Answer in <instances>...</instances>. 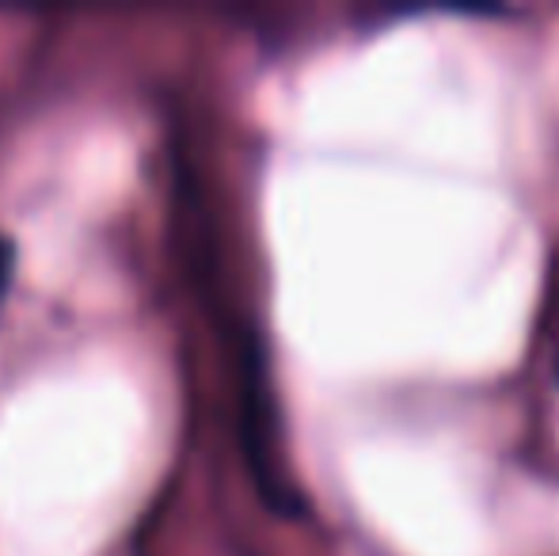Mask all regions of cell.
I'll return each mask as SVG.
<instances>
[{
    "label": "cell",
    "mask_w": 559,
    "mask_h": 556,
    "mask_svg": "<svg viewBox=\"0 0 559 556\" xmlns=\"http://www.w3.org/2000/svg\"><path fill=\"white\" fill-rule=\"evenodd\" d=\"M243 450H248V469L255 476L263 504L278 514H301L305 504L286 473V458H282L271 381H266L263 358L255 351L248 355V370H243Z\"/></svg>",
    "instance_id": "cell-1"
},
{
    "label": "cell",
    "mask_w": 559,
    "mask_h": 556,
    "mask_svg": "<svg viewBox=\"0 0 559 556\" xmlns=\"http://www.w3.org/2000/svg\"><path fill=\"white\" fill-rule=\"evenodd\" d=\"M12 271H15V245L12 237L0 233V305L8 297V286H12Z\"/></svg>",
    "instance_id": "cell-2"
}]
</instances>
